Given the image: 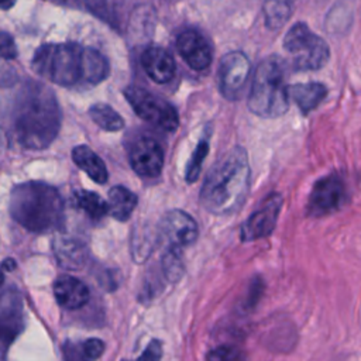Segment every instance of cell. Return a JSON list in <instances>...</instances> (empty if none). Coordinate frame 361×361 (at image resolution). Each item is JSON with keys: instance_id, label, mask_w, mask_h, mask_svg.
I'll list each match as a JSON object with an SVG mask.
<instances>
[{"instance_id": "18", "label": "cell", "mask_w": 361, "mask_h": 361, "mask_svg": "<svg viewBox=\"0 0 361 361\" xmlns=\"http://www.w3.org/2000/svg\"><path fill=\"white\" fill-rule=\"evenodd\" d=\"M73 162L96 183H106L109 173L103 159L87 145H78L72 151Z\"/></svg>"}, {"instance_id": "13", "label": "cell", "mask_w": 361, "mask_h": 361, "mask_svg": "<svg viewBox=\"0 0 361 361\" xmlns=\"http://www.w3.org/2000/svg\"><path fill=\"white\" fill-rule=\"evenodd\" d=\"M23 329V299L18 292L7 290L0 296V348L6 351Z\"/></svg>"}, {"instance_id": "25", "label": "cell", "mask_w": 361, "mask_h": 361, "mask_svg": "<svg viewBox=\"0 0 361 361\" xmlns=\"http://www.w3.org/2000/svg\"><path fill=\"white\" fill-rule=\"evenodd\" d=\"M210 128L204 131L203 137L199 140V142L196 144L192 155H190V159L188 162V166H186V171H185V179L189 182V183H193L197 178H199V173H200V169H202V164L209 152V147H210Z\"/></svg>"}, {"instance_id": "15", "label": "cell", "mask_w": 361, "mask_h": 361, "mask_svg": "<svg viewBox=\"0 0 361 361\" xmlns=\"http://www.w3.org/2000/svg\"><path fill=\"white\" fill-rule=\"evenodd\" d=\"M141 65L145 73L157 83L171 82L176 71L172 55L158 45H151L145 48L141 55Z\"/></svg>"}, {"instance_id": "28", "label": "cell", "mask_w": 361, "mask_h": 361, "mask_svg": "<svg viewBox=\"0 0 361 361\" xmlns=\"http://www.w3.org/2000/svg\"><path fill=\"white\" fill-rule=\"evenodd\" d=\"M80 348H82L83 357L87 361H94V360H97L103 354L104 343L102 340H99V338H89V340H86L82 344Z\"/></svg>"}, {"instance_id": "26", "label": "cell", "mask_w": 361, "mask_h": 361, "mask_svg": "<svg viewBox=\"0 0 361 361\" xmlns=\"http://www.w3.org/2000/svg\"><path fill=\"white\" fill-rule=\"evenodd\" d=\"M207 361H247L244 351L234 344H223L207 354Z\"/></svg>"}, {"instance_id": "7", "label": "cell", "mask_w": 361, "mask_h": 361, "mask_svg": "<svg viewBox=\"0 0 361 361\" xmlns=\"http://www.w3.org/2000/svg\"><path fill=\"white\" fill-rule=\"evenodd\" d=\"M124 96L135 114L144 121L164 131H175L178 128V111L168 100L137 86L124 89Z\"/></svg>"}, {"instance_id": "24", "label": "cell", "mask_w": 361, "mask_h": 361, "mask_svg": "<svg viewBox=\"0 0 361 361\" xmlns=\"http://www.w3.org/2000/svg\"><path fill=\"white\" fill-rule=\"evenodd\" d=\"M90 118L106 131H120L124 127L123 117L109 104L96 103L89 109Z\"/></svg>"}, {"instance_id": "30", "label": "cell", "mask_w": 361, "mask_h": 361, "mask_svg": "<svg viewBox=\"0 0 361 361\" xmlns=\"http://www.w3.org/2000/svg\"><path fill=\"white\" fill-rule=\"evenodd\" d=\"M262 290H264L262 281H254L250 286V290H248V295H247V302H244L243 307L251 310L255 306V303L258 302V299L261 298Z\"/></svg>"}, {"instance_id": "6", "label": "cell", "mask_w": 361, "mask_h": 361, "mask_svg": "<svg viewBox=\"0 0 361 361\" xmlns=\"http://www.w3.org/2000/svg\"><path fill=\"white\" fill-rule=\"evenodd\" d=\"M283 48L292 55L295 71H316L330 59L329 44L310 31L305 23L293 24L283 38Z\"/></svg>"}, {"instance_id": "17", "label": "cell", "mask_w": 361, "mask_h": 361, "mask_svg": "<svg viewBox=\"0 0 361 361\" xmlns=\"http://www.w3.org/2000/svg\"><path fill=\"white\" fill-rule=\"evenodd\" d=\"M54 254L58 264L65 269H79L87 261V250L85 244L72 237L55 238Z\"/></svg>"}, {"instance_id": "34", "label": "cell", "mask_w": 361, "mask_h": 361, "mask_svg": "<svg viewBox=\"0 0 361 361\" xmlns=\"http://www.w3.org/2000/svg\"><path fill=\"white\" fill-rule=\"evenodd\" d=\"M48 1H51V3H54V4H59V6H62V4L66 3V0H48Z\"/></svg>"}, {"instance_id": "9", "label": "cell", "mask_w": 361, "mask_h": 361, "mask_svg": "<svg viewBox=\"0 0 361 361\" xmlns=\"http://www.w3.org/2000/svg\"><path fill=\"white\" fill-rule=\"evenodd\" d=\"M251 63L241 51L224 54L219 63V89L227 100H237L248 80Z\"/></svg>"}, {"instance_id": "32", "label": "cell", "mask_w": 361, "mask_h": 361, "mask_svg": "<svg viewBox=\"0 0 361 361\" xmlns=\"http://www.w3.org/2000/svg\"><path fill=\"white\" fill-rule=\"evenodd\" d=\"M1 267H3L4 271H11V269L16 268V262H14V259L7 258V259H4V262L1 264Z\"/></svg>"}, {"instance_id": "31", "label": "cell", "mask_w": 361, "mask_h": 361, "mask_svg": "<svg viewBox=\"0 0 361 361\" xmlns=\"http://www.w3.org/2000/svg\"><path fill=\"white\" fill-rule=\"evenodd\" d=\"M63 360L65 361H87L83 357L82 348H79V345L71 341H66L63 345Z\"/></svg>"}, {"instance_id": "14", "label": "cell", "mask_w": 361, "mask_h": 361, "mask_svg": "<svg viewBox=\"0 0 361 361\" xmlns=\"http://www.w3.org/2000/svg\"><path fill=\"white\" fill-rule=\"evenodd\" d=\"M176 48L179 55L193 71H204L212 63V45L207 38L195 28L183 30L178 35Z\"/></svg>"}, {"instance_id": "2", "label": "cell", "mask_w": 361, "mask_h": 361, "mask_svg": "<svg viewBox=\"0 0 361 361\" xmlns=\"http://www.w3.org/2000/svg\"><path fill=\"white\" fill-rule=\"evenodd\" d=\"M61 126L54 93L41 83H28L17 94L11 118L13 138L27 149L47 148Z\"/></svg>"}, {"instance_id": "10", "label": "cell", "mask_w": 361, "mask_h": 361, "mask_svg": "<svg viewBox=\"0 0 361 361\" xmlns=\"http://www.w3.org/2000/svg\"><path fill=\"white\" fill-rule=\"evenodd\" d=\"M199 228L195 219L179 209L164 214L158 226V237L166 243V247L185 248L197 240Z\"/></svg>"}, {"instance_id": "11", "label": "cell", "mask_w": 361, "mask_h": 361, "mask_svg": "<svg viewBox=\"0 0 361 361\" xmlns=\"http://www.w3.org/2000/svg\"><path fill=\"white\" fill-rule=\"evenodd\" d=\"M283 199L279 193H271L264 203L241 226L240 238L244 243L268 237L278 221Z\"/></svg>"}, {"instance_id": "4", "label": "cell", "mask_w": 361, "mask_h": 361, "mask_svg": "<svg viewBox=\"0 0 361 361\" xmlns=\"http://www.w3.org/2000/svg\"><path fill=\"white\" fill-rule=\"evenodd\" d=\"M10 214L28 231L44 234L62 228L65 204L56 188L45 182L30 180L13 188Z\"/></svg>"}, {"instance_id": "33", "label": "cell", "mask_w": 361, "mask_h": 361, "mask_svg": "<svg viewBox=\"0 0 361 361\" xmlns=\"http://www.w3.org/2000/svg\"><path fill=\"white\" fill-rule=\"evenodd\" d=\"M17 0H0V10H8L16 4Z\"/></svg>"}, {"instance_id": "21", "label": "cell", "mask_w": 361, "mask_h": 361, "mask_svg": "<svg viewBox=\"0 0 361 361\" xmlns=\"http://www.w3.org/2000/svg\"><path fill=\"white\" fill-rule=\"evenodd\" d=\"M73 203L78 209L85 212L93 221L102 220L109 213L107 202L93 190H76L73 193Z\"/></svg>"}, {"instance_id": "23", "label": "cell", "mask_w": 361, "mask_h": 361, "mask_svg": "<svg viewBox=\"0 0 361 361\" xmlns=\"http://www.w3.org/2000/svg\"><path fill=\"white\" fill-rule=\"evenodd\" d=\"M158 268L168 283L178 282L185 274L182 250L175 247H165V251L161 255Z\"/></svg>"}, {"instance_id": "22", "label": "cell", "mask_w": 361, "mask_h": 361, "mask_svg": "<svg viewBox=\"0 0 361 361\" xmlns=\"http://www.w3.org/2000/svg\"><path fill=\"white\" fill-rule=\"evenodd\" d=\"M293 4H295V0H265L264 1L265 25L269 30L282 28L293 11Z\"/></svg>"}, {"instance_id": "1", "label": "cell", "mask_w": 361, "mask_h": 361, "mask_svg": "<svg viewBox=\"0 0 361 361\" xmlns=\"http://www.w3.org/2000/svg\"><path fill=\"white\" fill-rule=\"evenodd\" d=\"M31 65L39 76L63 87L97 85L110 72V63L102 52L76 42L44 44L35 51Z\"/></svg>"}, {"instance_id": "20", "label": "cell", "mask_w": 361, "mask_h": 361, "mask_svg": "<svg viewBox=\"0 0 361 361\" xmlns=\"http://www.w3.org/2000/svg\"><path fill=\"white\" fill-rule=\"evenodd\" d=\"M137 195L126 186L117 185L109 190V214L118 221H126L133 214L137 206Z\"/></svg>"}, {"instance_id": "12", "label": "cell", "mask_w": 361, "mask_h": 361, "mask_svg": "<svg viewBox=\"0 0 361 361\" xmlns=\"http://www.w3.org/2000/svg\"><path fill=\"white\" fill-rule=\"evenodd\" d=\"M164 149L152 137L137 138L128 151V161L135 173L145 178H155L164 168Z\"/></svg>"}, {"instance_id": "8", "label": "cell", "mask_w": 361, "mask_h": 361, "mask_svg": "<svg viewBox=\"0 0 361 361\" xmlns=\"http://www.w3.org/2000/svg\"><path fill=\"white\" fill-rule=\"evenodd\" d=\"M347 200V190L343 179L329 175L319 179L309 195L306 213L310 217H323L341 209Z\"/></svg>"}, {"instance_id": "27", "label": "cell", "mask_w": 361, "mask_h": 361, "mask_svg": "<svg viewBox=\"0 0 361 361\" xmlns=\"http://www.w3.org/2000/svg\"><path fill=\"white\" fill-rule=\"evenodd\" d=\"M17 56L14 38L7 32H0V61H11Z\"/></svg>"}, {"instance_id": "35", "label": "cell", "mask_w": 361, "mask_h": 361, "mask_svg": "<svg viewBox=\"0 0 361 361\" xmlns=\"http://www.w3.org/2000/svg\"><path fill=\"white\" fill-rule=\"evenodd\" d=\"M3 281H4V275H3V271L0 269V286H1V283H3Z\"/></svg>"}, {"instance_id": "3", "label": "cell", "mask_w": 361, "mask_h": 361, "mask_svg": "<svg viewBox=\"0 0 361 361\" xmlns=\"http://www.w3.org/2000/svg\"><path fill=\"white\" fill-rule=\"evenodd\" d=\"M251 168L245 148L237 145L228 149L210 168L200 193V204L217 216L237 212L250 190Z\"/></svg>"}, {"instance_id": "29", "label": "cell", "mask_w": 361, "mask_h": 361, "mask_svg": "<svg viewBox=\"0 0 361 361\" xmlns=\"http://www.w3.org/2000/svg\"><path fill=\"white\" fill-rule=\"evenodd\" d=\"M162 358V344L159 340L154 338L145 347L144 353L135 361H161Z\"/></svg>"}, {"instance_id": "16", "label": "cell", "mask_w": 361, "mask_h": 361, "mask_svg": "<svg viewBox=\"0 0 361 361\" xmlns=\"http://www.w3.org/2000/svg\"><path fill=\"white\" fill-rule=\"evenodd\" d=\"M54 295L58 303L66 309H79L90 298L87 286L72 275H61L55 279Z\"/></svg>"}, {"instance_id": "19", "label": "cell", "mask_w": 361, "mask_h": 361, "mask_svg": "<svg viewBox=\"0 0 361 361\" xmlns=\"http://www.w3.org/2000/svg\"><path fill=\"white\" fill-rule=\"evenodd\" d=\"M289 96L295 100L303 114L314 110L327 96V87L319 82L295 83L289 87Z\"/></svg>"}, {"instance_id": "5", "label": "cell", "mask_w": 361, "mask_h": 361, "mask_svg": "<svg viewBox=\"0 0 361 361\" xmlns=\"http://www.w3.org/2000/svg\"><path fill=\"white\" fill-rule=\"evenodd\" d=\"M248 109L262 118H276L288 111L286 63L279 55H269L258 63L248 94Z\"/></svg>"}]
</instances>
